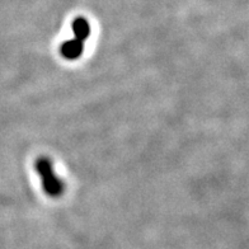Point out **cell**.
I'll return each instance as SVG.
<instances>
[{"instance_id": "2", "label": "cell", "mask_w": 249, "mask_h": 249, "mask_svg": "<svg viewBox=\"0 0 249 249\" xmlns=\"http://www.w3.org/2000/svg\"><path fill=\"white\" fill-rule=\"evenodd\" d=\"M83 51H84V42L79 41L76 38L69 39L62 42L61 47H60V53L64 59L66 60H76L82 56Z\"/></svg>"}, {"instance_id": "1", "label": "cell", "mask_w": 249, "mask_h": 249, "mask_svg": "<svg viewBox=\"0 0 249 249\" xmlns=\"http://www.w3.org/2000/svg\"><path fill=\"white\" fill-rule=\"evenodd\" d=\"M36 169L42 182L43 191L51 197L61 196L65 190V186H64V182L57 177V174L53 172V163L49 158H38L36 161Z\"/></svg>"}, {"instance_id": "3", "label": "cell", "mask_w": 249, "mask_h": 249, "mask_svg": "<svg viewBox=\"0 0 249 249\" xmlns=\"http://www.w3.org/2000/svg\"><path fill=\"white\" fill-rule=\"evenodd\" d=\"M71 30L72 33H74V38L79 39L82 42H84L90 36V24L83 17H78V18L72 20Z\"/></svg>"}]
</instances>
